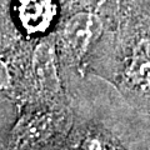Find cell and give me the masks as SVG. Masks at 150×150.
Instances as JSON below:
<instances>
[{
    "instance_id": "obj_5",
    "label": "cell",
    "mask_w": 150,
    "mask_h": 150,
    "mask_svg": "<svg viewBox=\"0 0 150 150\" xmlns=\"http://www.w3.org/2000/svg\"><path fill=\"white\" fill-rule=\"evenodd\" d=\"M15 18L26 34H43L56 18L54 0H15Z\"/></svg>"
},
{
    "instance_id": "obj_4",
    "label": "cell",
    "mask_w": 150,
    "mask_h": 150,
    "mask_svg": "<svg viewBox=\"0 0 150 150\" xmlns=\"http://www.w3.org/2000/svg\"><path fill=\"white\" fill-rule=\"evenodd\" d=\"M103 31L100 18L90 11H80L70 16L62 29V43L73 60H81L96 43Z\"/></svg>"
},
{
    "instance_id": "obj_6",
    "label": "cell",
    "mask_w": 150,
    "mask_h": 150,
    "mask_svg": "<svg viewBox=\"0 0 150 150\" xmlns=\"http://www.w3.org/2000/svg\"><path fill=\"white\" fill-rule=\"evenodd\" d=\"M69 150H128L109 130L96 123H89L70 139Z\"/></svg>"
},
{
    "instance_id": "obj_1",
    "label": "cell",
    "mask_w": 150,
    "mask_h": 150,
    "mask_svg": "<svg viewBox=\"0 0 150 150\" xmlns=\"http://www.w3.org/2000/svg\"><path fill=\"white\" fill-rule=\"evenodd\" d=\"M68 104L26 103L1 150H62L71 129Z\"/></svg>"
},
{
    "instance_id": "obj_3",
    "label": "cell",
    "mask_w": 150,
    "mask_h": 150,
    "mask_svg": "<svg viewBox=\"0 0 150 150\" xmlns=\"http://www.w3.org/2000/svg\"><path fill=\"white\" fill-rule=\"evenodd\" d=\"M121 86L134 106L150 111V36L139 39L125 58Z\"/></svg>"
},
{
    "instance_id": "obj_2",
    "label": "cell",
    "mask_w": 150,
    "mask_h": 150,
    "mask_svg": "<svg viewBox=\"0 0 150 150\" xmlns=\"http://www.w3.org/2000/svg\"><path fill=\"white\" fill-rule=\"evenodd\" d=\"M33 90L29 103L67 104L65 93L58 73L54 41L45 39L35 48L31 59Z\"/></svg>"
}]
</instances>
